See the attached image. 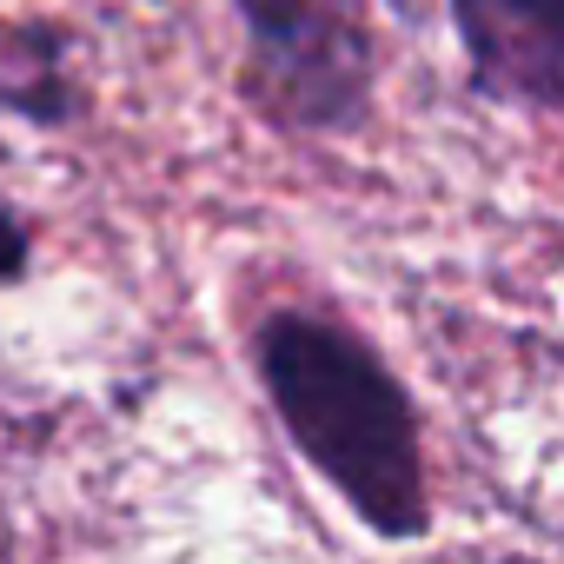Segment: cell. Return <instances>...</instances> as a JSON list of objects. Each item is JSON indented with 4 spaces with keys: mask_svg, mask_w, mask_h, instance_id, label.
<instances>
[{
    "mask_svg": "<svg viewBox=\"0 0 564 564\" xmlns=\"http://www.w3.org/2000/svg\"><path fill=\"white\" fill-rule=\"evenodd\" d=\"M0 113L34 127V133H67L87 113V80L74 67V34L61 21H8L0 28Z\"/></svg>",
    "mask_w": 564,
    "mask_h": 564,
    "instance_id": "277c9868",
    "label": "cell"
},
{
    "mask_svg": "<svg viewBox=\"0 0 564 564\" xmlns=\"http://www.w3.org/2000/svg\"><path fill=\"white\" fill-rule=\"evenodd\" d=\"M465 80L478 100L557 120L564 113V14L557 0H445Z\"/></svg>",
    "mask_w": 564,
    "mask_h": 564,
    "instance_id": "3957f363",
    "label": "cell"
},
{
    "mask_svg": "<svg viewBox=\"0 0 564 564\" xmlns=\"http://www.w3.org/2000/svg\"><path fill=\"white\" fill-rule=\"evenodd\" d=\"M239 100L279 140H346L372 120L386 80L379 0H232Z\"/></svg>",
    "mask_w": 564,
    "mask_h": 564,
    "instance_id": "7a4b0ae2",
    "label": "cell"
},
{
    "mask_svg": "<svg viewBox=\"0 0 564 564\" xmlns=\"http://www.w3.org/2000/svg\"><path fill=\"white\" fill-rule=\"evenodd\" d=\"M246 359L286 445L379 544L432 531L419 399L359 326L319 306H272L246 333Z\"/></svg>",
    "mask_w": 564,
    "mask_h": 564,
    "instance_id": "6da1fadb",
    "label": "cell"
},
{
    "mask_svg": "<svg viewBox=\"0 0 564 564\" xmlns=\"http://www.w3.org/2000/svg\"><path fill=\"white\" fill-rule=\"evenodd\" d=\"M34 252H41V226H34V213L0 193V293L21 286V279L34 272Z\"/></svg>",
    "mask_w": 564,
    "mask_h": 564,
    "instance_id": "5b68a950",
    "label": "cell"
}]
</instances>
